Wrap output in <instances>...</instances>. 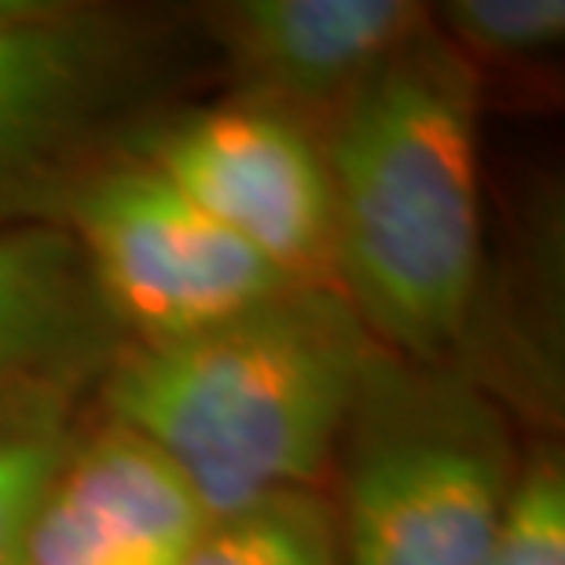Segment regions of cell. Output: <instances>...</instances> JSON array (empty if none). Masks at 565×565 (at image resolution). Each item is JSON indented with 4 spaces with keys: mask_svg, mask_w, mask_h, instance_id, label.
I'll return each instance as SVG.
<instances>
[{
    "mask_svg": "<svg viewBox=\"0 0 565 565\" xmlns=\"http://www.w3.org/2000/svg\"><path fill=\"white\" fill-rule=\"evenodd\" d=\"M375 338L331 282H298L173 342H126L99 375L107 423L154 448L210 522L331 470Z\"/></svg>",
    "mask_w": 565,
    "mask_h": 565,
    "instance_id": "1",
    "label": "cell"
},
{
    "mask_svg": "<svg viewBox=\"0 0 565 565\" xmlns=\"http://www.w3.org/2000/svg\"><path fill=\"white\" fill-rule=\"evenodd\" d=\"M334 287L375 345L448 360L481 276L478 74L429 22L323 126Z\"/></svg>",
    "mask_w": 565,
    "mask_h": 565,
    "instance_id": "2",
    "label": "cell"
},
{
    "mask_svg": "<svg viewBox=\"0 0 565 565\" xmlns=\"http://www.w3.org/2000/svg\"><path fill=\"white\" fill-rule=\"evenodd\" d=\"M331 467L342 565H481L522 462L478 382L375 345Z\"/></svg>",
    "mask_w": 565,
    "mask_h": 565,
    "instance_id": "3",
    "label": "cell"
},
{
    "mask_svg": "<svg viewBox=\"0 0 565 565\" xmlns=\"http://www.w3.org/2000/svg\"><path fill=\"white\" fill-rule=\"evenodd\" d=\"M55 221L126 342H173L298 287L143 158L82 173Z\"/></svg>",
    "mask_w": 565,
    "mask_h": 565,
    "instance_id": "4",
    "label": "cell"
},
{
    "mask_svg": "<svg viewBox=\"0 0 565 565\" xmlns=\"http://www.w3.org/2000/svg\"><path fill=\"white\" fill-rule=\"evenodd\" d=\"M140 52L115 11L0 0V224L55 221L82 151L137 85Z\"/></svg>",
    "mask_w": 565,
    "mask_h": 565,
    "instance_id": "5",
    "label": "cell"
},
{
    "mask_svg": "<svg viewBox=\"0 0 565 565\" xmlns=\"http://www.w3.org/2000/svg\"><path fill=\"white\" fill-rule=\"evenodd\" d=\"M140 158L290 282L334 287V199L323 132L239 96L169 121Z\"/></svg>",
    "mask_w": 565,
    "mask_h": 565,
    "instance_id": "6",
    "label": "cell"
},
{
    "mask_svg": "<svg viewBox=\"0 0 565 565\" xmlns=\"http://www.w3.org/2000/svg\"><path fill=\"white\" fill-rule=\"evenodd\" d=\"M121 345L71 232L60 221L0 224V434L66 423Z\"/></svg>",
    "mask_w": 565,
    "mask_h": 565,
    "instance_id": "7",
    "label": "cell"
},
{
    "mask_svg": "<svg viewBox=\"0 0 565 565\" xmlns=\"http://www.w3.org/2000/svg\"><path fill=\"white\" fill-rule=\"evenodd\" d=\"M210 514L129 429L74 437L30 518L19 565H184Z\"/></svg>",
    "mask_w": 565,
    "mask_h": 565,
    "instance_id": "8",
    "label": "cell"
},
{
    "mask_svg": "<svg viewBox=\"0 0 565 565\" xmlns=\"http://www.w3.org/2000/svg\"><path fill=\"white\" fill-rule=\"evenodd\" d=\"M429 22L412 0H243L213 15L243 96L309 126H327Z\"/></svg>",
    "mask_w": 565,
    "mask_h": 565,
    "instance_id": "9",
    "label": "cell"
},
{
    "mask_svg": "<svg viewBox=\"0 0 565 565\" xmlns=\"http://www.w3.org/2000/svg\"><path fill=\"white\" fill-rule=\"evenodd\" d=\"M184 565H342V551L331 507L290 492L210 522Z\"/></svg>",
    "mask_w": 565,
    "mask_h": 565,
    "instance_id": "10",
    "label": "cell"
},
{
    "mask_svg": "<svg viewBox=\"0 0 565 565\" xmlns=\"http://www.w3.org/2000/svg\"><path fill=\"white\" fill-rule=\"evenodd\" d=\"M429 15L440 38L470 63L544 60L565 38L562 0H451Z\"/></svg>",
    "mask_w": 565,
    "mask_h": 565,
    "instance_id": "11",
    "label": "cell"
},
{
    "mask_svg": "<svg viewBox=\"0 0 565 565\" xmlns=\"http://www.w3.org/2000/svg\"><path fill=\"white\" fill-rule=\"evenodd\" d=\"M481 565H565V473L558 456L525 462Z\"/></svg>",
    "mask_w": 565,
    "mask_h": 565,
    "instance_id": "12",
    "label": "cell"
},
{
    "mask_svg": "<svg viewBox=\"0 0 565 565\" xmlns=\"http://www.w3.org/2000/svg\"><path fill=\"white\" fill-rule=\"evenodd\" d=\"M74 434L66 423H44L0 434V565H19L30 518L63 462Z\"/></svg>",
    "mask_w": 565,
    "mask_h": 565,
    "instance_id": "13",
    "label": "cell"
}]
</instances>
